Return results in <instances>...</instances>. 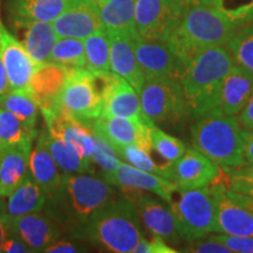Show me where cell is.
<instances>
[{"instance_id": "1", "label": "cell", "mask_w": 253, "mask_h": 253, "mask_svg": "<svg viewBox=\"0 0 253 253\" xmlns=\"http://www.w3.org/2000/svg\"><path fill=\"white\" fill-rule=\"evenodd\" d=\"M119 194L104 178L82 173H66L47 196L42 210L54 218L69 236L79 238L81 230Z\"/></svg>"}, {"instance_id": "2", "label": "cell", "mask_w": 253, "mask_h": 253, "mask_svg": "<svg viewBox=\"0 0 253 253\" xmlns=\"http://www.w3.org/2000/svg\"><path fill=\"white\" fill-rule=\"evenodd\" d=\"M233 65L225 45L205 49L188 62L179 81L192 118L197 120L219 108L221 86Z\"/></svg>"}, {"instance_id": "3", "label": "cell", "mask_w": 253, "mask_h": 253, "mask_svg": "<svg viewBox=\"0 0 253 253\" xmlns=\"http://www.w3.org/2000/svg\"><path fill=\"white\" fill-rule=\"evenodd\" d=\"M142 238L143 226L136 205L125 192L95 214L79 235V239L114 253L132 252Z\"/></svg>"}, {"instance_id": "4", "label": "cell", "mask_w": 253, "mask_h": 253, "mask_svg": "<svg viewBox=\"0 0 253 253\" xmlns=\"http://www.w3.org/2000/svg\"><path fill=\"white\" fill-rule=\"evenodd\" d=\"M238 26L211 5L185 8L178 27L167 41L184 67L208 48L227 45Z\"/></svg>"}, {"instance_id": "5", "label": "cell", "mask_w": 253, "mask_h": 253, "mask_svg": "<svg viewBox=\"0 0 253 253\" xmlns=\"http://www.w3.org/2000/svg\"><path fill=\"white\" fill-rule=\"evenodd\" d=\"M191 140L196 150L221 168L245 164L243 155L242 126L235 116H227L220 108L211 110L191 126Z\"/></svg>"}, {"instance_id": "6", "label": "cell", "mask_w": 253, "mask_h": 253, "mask_svg": "<svg viewBox=\"0 0 253 253\" xmlns=\"http://www.w3.org/2000/svg\"><path fill=\"white\" fill-rule=\"evenodd\" d=\"M178 191V198H172L170 209L182 238L191 242L218 232L217 199L212 186Z\"/></svg>"}, {"instance_id": "7", "label": "cell", "mask_w": 253, "mask_h": 253, "mask_svg": "<svg viewBox=\"0 0 253 253\" xmlns=\"http://www.w3.org/2000/svg\"><path fill=\"white\" fill-rule=\"evenodd\" d=\"M101 78L84 68H72L63 87L59 112L87 125L101 116Z\"/></svg>"}, {"instance_id": "8", "label": "cell", "mask_w": 253, "mask_h": 253, "mask_svg": "<svg viewBox=\"0 0 253 253\" xmlns=\"http://www.w3.org/2000/svg\"><path fill=\"white\" fill-rule=\"evenodd\" d=\"M138 95L144 115L154 125L181 122L189 114L178 79L156 78L145 80Z\"/></svg>"}, {"instance_id": "9", "label": "cell", "mask_w": 253, "mask_h": 253, "mask_svg": "<svg viewBox=\"0 0 253 253\" xmlns=\"http://www.w3.org/2000/svg\"><path fill=\"white\" fill-rule=\"evenodd\" d=\"M184 11L178 0H135L136 32L143 39L168 41Z\"/></svg>"}, {"instance_id": "10", "label": "cell", "mask_w": 253, "mask_h": 253, "mask_svg": "<svg viewBox=\"0 0 253 253\" xmlns=\"http://www.w3.org/2000/svg\"><path fill=\"white\" fill-rule=\"evenodd\" d=\"M101 95H102V110L101 116L103 118L135 119L154 125L142 110L140 95L137 94L131 84L125 79L115 74H101Z\"/></svg>"}, {"instance_id": "11", "label": "cell", "mask_w": 253, "mask_h": 253, "mask_svg": "<svg viewBox=\"0 0 253 253\" xmlns=\"http://www.w3.org/2000/svg\"><path fill=\"white\" fill-rule=\"evenodd\" d=\"M134 48L145 80L156 78L181 80L185 67L167 41L148 40L138 36L134 39Z\"/></svg>"}, {"instance_id": "12", "label": "cell", "mask_w": 253, "mask_h": 253, "mask_svg": "<svg viewBox=\"0 0 253 253\" xmlns=\"http://www.w3.org/2000/svg\"><path fill=\"white\" fill-rule=\"evenodd\" d=\"M0 58L7 74L9 90L30 93L33 74L41 63L32 59L21 41L0 25Z\"/></svg>"}, {"instance_id": "13", "label": "cell", "mask_w": 253, "mask_h": 253, "mask_svg": "<svg viewBox=\"0 0 253 253\" xmlns=\"http://www.w3.org/2000/svg\"><path fill=\"white\" fill-rule=\"evenodd\" d=\"M210 185L217 199L218 232L236 237H253V211L243 203L238 192L221 183Z\"/></svg>"}, {"instance_id": "14", "label": "cell", "mask_w": 253, "mask_h": 253, "mask_svg": "<svg viewBox=\"0 0 253 253\" xmlns=\"http://www.w3.org/2000/svg\"><path fill=\"white\" fill-rule=\"evenodd\" d=\"M136 205L142 225L153 236H158L166 242L177 243L183 239L177 231L175 217L171 209L164 205L151 192L137 190H122Z\"/></svg>"}, {"instance_id": "15", "label": "cell", "mask_w": 253, "mask_h": 253, "mask_svg": "<svg viewBox=\"0 0 253 253\" xmlns=\"http://www.w3.org/2000/svg\"><path fill=\"white\" fill-rule=\"evenodd\" d=\"M109 184L121 190L147 191L158 196L168 204L172 201L177 192L176 183L156 173L144 171L129 163L121 162L114 171L103 176Z\"/></svg>"}, {"instance_id": "16", "label": "cell", "mask_w": 253, "mask_h": 253, "mask_svg": "<svg viewBox=\"0 0 253 253\" xmlns=\"http://www.w3.org/2000/svg\"><path fill=\"white\" fill-rule=\"evenodd\" d=\"M11 231L23 240L31 252H45L66 233L58 221L43 210L11 218Z\"/></svg>"}, {"instance_id": "17", "label": "cell", "mask_w": 253, "mask_h": 253, "mask_svg": "<svg viewBox=\"0 0 253 253\" xmlns=\"http://www.w3.org/2000/svg\"><path fill=\"white\" fill-rule=\"evenodd\" d=\"M65 11L53 21L59 38H77L84 40L96 31L103 28L99 5L89 0H67Z\"/></svg>"}, {"instance_id": "18", "label": "cell", "mask_w": 253, "mask_h": 253, "mask_svg": "<svg viewBox=\"0 0 253 253\" xmlns=\"http://www.w3.org/2000/svg\"><path fill=\"white\" fill-rule=\"evenodd\" d=\"M221 167L199 153L195 148L185 150L183 156L171 166V181L178 190L204 188L218 179Z\"/></svg>"}, {"instance_id": "19", "label": "cell", "mask_w": 253, "mask_h": 253, "mask_svg": "<svg viewBox=\"0 0 253 253\" xmlns=\"http://www.w3.org/2000/svg\"><path fill=\"white\" fill-rule=\"evenodd\" d=\"M153 126L156 125H148L138 120L120 116H100L91 123L94 131L102 136L113 148L136 144L148 151H151L149 129Z\"/></svg>"}, {"instance_id": "20", "label": "cell", "mask_w": 253, "mask_h": 253, "mask_svg": "<svg viewBox=\"0 0 253 253\" xmlns=\"http://www.w3.org/2000/svg\"><path fill=\"white\" fill-rule=\"evenodd\" d=\"M41 114L45 119L47 130L71 144L91 167V155L95 148V131L91 126L78 121L61 112Z\"/></svg>"}, {"instance_id": "21", "label": "cell", "mask_w": 253, "mask_h": 253, "mask_svg": "<svg viewBox=\"0 0 253 253\" xmlns=\"http://www.w3.org/2000/svg\"><path fill=\"white\" fill-rule=\"evenodd\" d=\"M72 68L55 63H41L33 74L30 94L36 100L41 113L59 112L62 89Z\"/></svg>"}, {"instance_id": "22", "label": "cell", "mask_w": 253, "mask_h": 253, "mask_svg": "<svg viewBox=\"0 0 253 253\" xmlns=\"http://www.w3.org/2000/svg\"><path fill=\"white\" fill-rule=\"evenodd\" d=\"M107 31V30H106ZM110 45V68L140 94L145 79L136 59L134 38L126 32L107 31Z\"/></svg>"}, {"instance_id": "23", "label": "cell", "mask_w": 253, "mask_h": 253, "mask_svg": "<svg viewBox=\"0 0 253 253\" xmlns=\"http://www.w3.org/2000/svg\"><path fill=\"white\" fill-rule=\"evenodd\" d=\"M21 43L38 63L48 62L53 46L58 40L52 23L46 21H11Z\"/></svg>"}, {"instance_id": "24", "label": "cell", "mask_w": 253, "mask_h": 253, "mask_svg": "<svg viewBox=\"0 0 253 253\" xmlns=\"http://www.w3.org/2000/svg\"><path fill=\"white\" fill-rule=\"evenodd\" d=\"M253 94V74L240 65L232 66L220 90L219 108L227 116H237Z\"/></svg>"}, {"instance_id": "25", "label": "cell", "mask_w": 253, "mask_h": 253, "mask_svg": "<svg viewBox=\"0 0 253 253\" xmlns=\"http://www.w3.org/2000/svg\"><path fill=\"white\" fill-rule=\"evenodd\" d=\"M32 143L0 151V198H6L30 173Z\"/></svg>"}, {"instance_id": "26", "label": "cell", "mask_w": 253, "mask_h": 253, "mask_svg": "<svg viewBox=\"0 0 253 253\" xmlns=\"http://www.w3.org/2000/svg\"><path fill=\"white\" fill-rule=\"evenodd\" d=\"M67 0H8L11 21L53 23L67 7Z\"/></svg>"}, {"instance_id": "27", "label": "cell", "mask_w": 253, "mask_h": 253, "mask_svg": "<svg viewBox=\"0 0 253 253\" xmlns=\"http://www.w3.org/2000/svg\"><path fill=\"white\" fill-rule=\"evenodd\" d=\"M47 195L37 184L31 173L7 196L6 212L9 218L41 211L46 204Z\"/></svg>"}, {"instance_id": "28", "label": "cell", "mask_w": 253, "mask_h": 253, "mask_svg": "<svg viewBox=\"0 0 253 253\" xmlns=\"http://www.w3.org/2000/svg\"><path fill=\"white\" fill-rule=\"evenodd\" d=\"M30 173L47 196L52 194L63 176L48 148L39 136H37L36 148L31 151Z\"/></svg>"}, {"instance_id": "29", "label": "cell", "mask_w": 253, "mask_h": 253, "mask_svg": "<svg viewBox=\"0 0 253 253\" xmlns=\"http://www.w3.org/2000/svg\"><path fill=\"white\" fill-rule=\"evenodd\" d=\"M38 136L48 148L63 175L66 173L90 172L91 167L82 158L77 150L59 136L50 134L47 128L38 132Z\"/></svg>"}, {"instance_id": "30", "label": "cell", "mask_w": 253, "mask_h": 253, "mask_svg": "<svg viewBox=\"0 0 253 253\" xmlns=\"http://www.w3.org/2000/svg\"><path fill=\"white\" fill-rule=\"evenodd\" d=\"M99 12L107 31L126 32L134 39L138 37L135 27V0H106L99 6Z\"/></svg>"}, {"instance_id": "31", "label": "cell", "mask_w": 253, "mask_h": 253, "mask_svg": "<svg viewBox=\"0 0 253 253\" xmlns=\"http://www.w3.org/2000/svg\"><path fill=\"white\" fill-rule=\"evenodd\" d=\"M86 53L84 69L95 75L112 73L110 68V45L106 28H101L84 40Z\"/></svg>"}, {"instance_id": "32", "label": "cell", "mask_w": 253, "mask_h": 253, "mask_svg": "<svg viewBox=\"0 0 253 253\" xmlns=\"http://www.w3.org/2000/svg\"><path fill=\"white\" fill-rule=\"evenodd\" d=\"M0 108L11 112L23 122L28 130L38 134L36 129L39 106L30 93L8 90L0 95Z\"/></svg>"}, {"instance_id": "33", "label": "cell", "mask_w": 253, "mask_h": 253, "mask_svg": "<svg viewBox=\"0 0 253 253\" xmlns=\"http://www.w3.org/2000/svg\"><path fill=\"white\" fill-rule=\"evenodd\" d=\"M38 134L28 130L11 112L0 108V151L17 145L33 143Z\"/></svg>"}, {"instance_id": "34", "label": "cell", "mask_w": 253, "mask_h": 253, "mask_svg": "<svg viewBox=\"0 0 253 253\" xmlns=\"http://www.w3.org/2000/svg\"><path fill=\"white\" fill-rule=\"evenodd\" d=\"M48 62L67 68H84L86 53L84 40L77 38H58L50 52Z\"/></svg>"}, {"instance_id": "35", "label": "cell", "mask_w": 253, "mask_h": 253, "mask_svg": "<svg viewBox=\"0 0 253 253\" xmlns=\"http://www.w3.org/2000/svg\"><path fill=\"white\" fill-rule=\"evenodd\" d=\"M120 158L125 160L126 163L131 164L138 169L144 170V171L156 173L171 181V167L162 166L156 163L154 158L151 157L150 151L136 144L123 145V147L114 148Z\"/></svg>"}, {"instance_id": "36", "label": "cell", "mask_w": 253, "mask_h": 253, "mask_svg": "<svg viewBox=\"0 0 253 253\" xmlns=\"http://www.w3.org/2000/svg\"><path fill=\"white\" fill-rule=\"evenodd\" d=\"M227 48L235 63L243 66L253 74V21L237 28L227 42Z\"/></svg>"}, {"instance_id": "37", "label": "cell", "mask_w": 253, "mask_h": 253, "mask_svg": "<svg viewBox=\"0 0 253 253\" xmlns=\"http://www.w3.org/2000/svg\"><path fill=\"white\" fill-rule=\"evenodd\" d=\"M149 138L151 150H155L164 160V164L172 166L184 155L186 148L179 138L167 134L156 126H150Z\"/></svg>"}, {"instance_id": "38", "label": "cell", "mask_w": 253, "mask_h": 253, "mask_svg": "<svg viewBox=\"0 0 253 253\" xmlns=\"http://www.w3.org/2000/svg\"><path fill=\"white\" fill-rule=\"evenodd\" d=\"M211 6L238 27L253 21V0H211Z\"/></svg>"}, {"instance_id": "39", "label": "cell", "mask_w": 253, "mask_h": 253, "mask_svg": "<svg viewBox=\"0 0 253 253\" xmlns=\"http://www.w3.org/2000/svg\"><path fill=\"white\" fill-rule=\"evenodd\" d=\"M121 162L120 156L112 145L102 136L95 132V148L91 155V164L100 167L103 176H106L114 171Z\"/></svg>"}, {"instance_id": "40", "label": "cell", "mask_w": 253, "mask_h": 253, "mask_svg": "<svg viewBox=\"0 0 253 253\" xmlns=\"http://www.w3.org/2000/svg\"><path fill=\"white\" fill-rule=\"evenodd\" d=\"M190 244L186 246L184 252L192 253H232L229 248L221 244L220 242L214 238V236H204L202 238L191 240Z\"/></svg>"}, {"instance_id": "41", "label": "cell", "mask_w": 253, "mask_h": 253, "mask_svg": "<svg viewBox=\"0 0 253 253\" xmlns=\"http://www.w3.org/2000/svg\"><path fill=\"white\" fill-rule=\"evenodd\" d=\"M82 239L77 237L69 236L67 233L56 239L53 244H50L46 249V253H78V252H87L86 246L82 244Z\"/></svg>"}, {"instance_id": "42", "label": "cell", "mask_w": 253, "mask_h": 253, "mask_svg": "<svg viewBox=\"0 0 253 253\" xmlns=\"http://www.w3.org/2000/svg\"><path fill=\"white\" fill-rule=\"evenodd\" d=\"M214 238L229 248L231 252L253 253V237H236L220 233L214 236Z\"/></svg>"}, {"instance_id": "43", "label": "cell", "mask_w": 253, "mask_h": 253, "mask_svg": "<svg viewBox=\"0 0 253 253\" xmlns=\"http://www.w3.org/2000/svg\"><path fill=\"white\" fill-rule=\"evenodd\" d=\"M132 253H177V250L167 244L163 238L153 236V239L142 238L135 246Z\"/></svg>"}, {"instance_id": "44", "label": "cell", "mask_w": 253, "mask_h": 253, "mask_svg": "<svg viewBox=\"0 0 253 253\" xmlns=\"http://www.w3.org/2000/svg\"><path fill=\"white\" fill-rule=\"evenodd\" d=\"M229 181H243L253 183V163H245L237 168H223Z\"/></svg>"}, {"instance_id": "45", "label": "cell", "mask_w": 253, "mask_h": 253, "mask_svg": "<svg viewBox=\"0 0 253 253\" xmlns=\"http://www.w3.org/2000/svg\"><path fill=\"white\" fill-rule=\"evenodd\" d=\"M1 252L5 253H28L31 252L28 246L19 238L18 236H15L14 233H11L7 238L5 239L4 244L1 246Z\"/></svg>"}, {"instance_id": "46", "label": "cell", "mask_w": 253, "mask_h": 253, "mask_svg": "<svg viewBox=\"0 0 253 253\" xmlns=\"http://www.w3.org/2000/svg\"><path fill=\"white\" fill-rule=\"evenodd\" d=\"M11 218L6 212V202L0 198V252L5 239L11 235Z\"/></svg>"}, {"instance_id": "47", "label": "cell", "mask_w": 253, "mask_h": 253, "mask_svg": "<svg viewBox=\"0 0 253 253\" xmlns=\"http://www.w3.org/2000/svg\"><path fill=\"white\" fill-rule=\"evenodd\" d=\"M237 121L243 129H248V130L253 129V94L242 112L237 115Z\"/></svg>"}, {"instance_id": "48", "label": "cell", "mask_w": 253, "mask_h": 253, "mask_svg": "<svg viewBox=\"0 0 253 253\" xmlns=\"http://www.w3.org/2000/svg\"><path fill=\"white\" fill-rule=\"evenodd\" d=\"M242 141L245 163H253V129H242Z\"/></svg>"}, {"instance_id": "49", "label": "cell", "mask_w": 253, "mask_h": 253, "mask_svg": "<svg viewBox=\"0 0 253 253\" xmlns=\"http://www.w3.org/2000/svg\"><path fill=\"white\" fill-rule=\"evenodd\" d=\"M229 188L240 194L249 195L253 197V183L243 181H229Z\"/></svg>"}, {"instance_id": "50", "label": "cell", "mask_w": 253, "mask_h": 253, "mask_svg": "<svg viewBox=\"0 0 253 253\" xmlns=\"http://www.w3.org/2000/svg\"><path fill=\"white\" fill-rule=\"evenodd\" d=\"M8 90H9V84H8L7 74H6L4 62H2L1 58H0V95L7 93Z\"/></svg>"}, {"instance_id": "51", "label": "cell", "mask_w": 253, "mask_h": 253, "mask_svg": "<svg viewBox=\"0 0 253 253\" xmlns=\"http://www.w3.org/2000/svg\"><path fill=\"white\" fill-rule=\"evenodd\" d=\"M185 8L198 5H211V0H178Z\"/></svg>"}, {"instance_id": "52", "label": "cell", "mask_w": 253, "mask_h": 253, "mask_svg": "<svg viewBox=\"0 0 253 253\" xmlns=\"http://www.w3.org/2000/svg\"><path fill=\"white\" fill-rule=\"evenodd\" d=\"M238 194H239V198L242 199L243 203H244L246 207H248L249 209H251V210L253 211V197L252 196L240 194V192H238Z\"/></svg>"}, {"instance_id": "53", "label": "cell", "mask_w": 253, "mask_h": 253, "mask_svg": "<svg viewBox=\"0 0 253 253\" xmlns=\"http://www.w3.org/2000/svg\"><path fill=\"white\" fill-rule=\"evenodd\" d=\"M89 1H91V2H94V4H96V5H101L102 4V2H104L106 1V0H89Z\"/></svg>"}, {"instance_id": "54", "label": "cell", "mask_w": 253, "mask_h": 253, "mask_svg": "<svg viewBox=\"0 0 253 253\" xmlns=\"http://www.w3.org/2000/svg\"><path fill=\"white\" fill-rule=\"evenodd\" d=\"M2 23H1V19H0V25H1Z\"/></svg>"}]
</instances>
